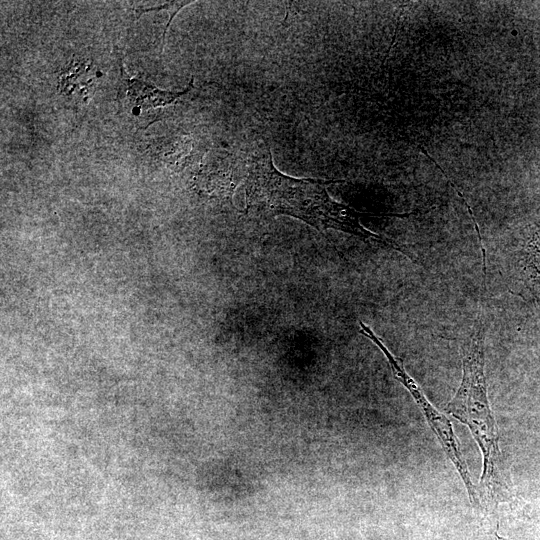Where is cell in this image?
I'll use <instances>...</instances> for the list:
<instances>
[{"label":"cell","mask_w":540,"mask_h":540,"mask_svg":"<svg viewBox=\"0 0 540 540\" xmlns=\"http://www.w3.org/2000/svg\"><path fill=\"white\" fill-rule=\"evenodd\" d=\"M332 182L294 178L281 173L274 166L270 148L262 146L252 157L245 182L246 212L266 218L291 216L320 232L334 229L351 234L366 243L399 251L417 262L403 244L364 227L361 217L365 213L333 200L326 189Z\"/></svg>","instance_id":"obj_1"},{"label":"cell","mask_w":540,"mask_h":540,"mask_svg":"<svg viewBox=\"0 0 540 540\" xmlns=\"http://www.w3.org/2000/svg\"><path fill=\"white\" fill-rule=\"evenodd\" d=\"M484 341L485 325L480 311L462 345L461 383L445 411L465 424L476 440L483 457L481 485L491 494L495 490L500 451L498 429L487 394Z\"/></svg>","instance_id":"obj_2"},{"label":"cell","mask_w":540,"mask_h":540,"mask_svg":"<svg viewBox=\"0 0 540 540\" xmlns=\"http://www.w3.org/2000/svg\"><path fill=\"white\" fill-rule=\"evenodd\" d=\"M359 325L360 332L380 349V351L386 357L394 377L408 390L410 395L413 397L415 403L424 414L430 428L437 436L444 452L451 460L456 471L461 477L471 503L473 506H479L475 485L472 482L469 469L461 453L459 442L453 431L450 420L431 404L417 382L406 372L402 360L394 356L389 351L382 340L367 324L359 321Z\"/></svg>","instance_id":"obj_3"},{"label":"cell","mask_w":540,"mask_h":540,"mask_svg":"<svg viewBox=\"0 0 540 540\" xmlns=\"http://www.w3.org/2000/svg\"><path fill=\"white\" fill-rule=\"evenodd\" d=\"M193 78L189 86L182 92L163 91L151 84H148L137 78L130 77L123 66H121V81L118 93V100L124 101L131 109V112L137 114L139 111L153 109L160 106H166L179 97L186 94L192 87Z\"/></svg>","instance_id":"obj_4"},{"label":"cell","mask_w":540,"mask_h":540,"mask_svg":"<svg viewBox=\"0 0 540 540\" xmlns=\"http://www.w3.org/2000/svg\"><path fill=\"white\" fill-rule=\"evenodd\" d=\"M530 236L522 247L517 267L525 283L540 289V226L530 227Z\"/></svg>","instance_id":"obj_5"},{"label":"cell","mask_w":540,"mask_h":540,"mask_svg":"<svg viewBox=\"0 0 540 540\" xmlns=\"http://www.w3.org/2000/svg\"><path fill=\"white\" fill-rule=\"evenodd\" d=\"M94 76L90 66L83 62L73 61L61 75L59 89L66 94H71L76 90L79 94L86 95L92 87Z\"/></svg>","instance_id":"obj_6"},{"label":"cell","mask_w":540,"mask_h":540,"mask_svg":"<svg viewBox=\"0 0 540 540\" xmlns=\"http://www.w3.org/2000/svg\"><path fill=\"white\" fill-rule=\"evenodd\" d=\"M190 3H193V1H172V2H169V3H166V4H162L161 6H158V7H151V8H146V9H138L137 12L139 15H141L142 13H145V12H149V11H159V10H167L168 13L170 14V18H169V21L166 25V28L164 30V33H163V42H162V50L163 51V47H164V41H165V35H166V32L170 26V23L172 22L174 16L179 12V10H181L184 6L190 4Z\"/></svg>","instance_id":"obj_7"},{"label":"cell","mask_w":540,"mask_h":540,"mask_svg":"<svg viewBox=\"0 0 540 540\" xmlns=\"http://www.w3.org/2000/svg\"><path fill=\"white\" fill-rule=\"evenodd\" d=\"M495 538H496V540H508V539H506L504 537L499 536L497 533L495 534Z\"/></svg>","instance_id":"obj_8"}]
</instances>
